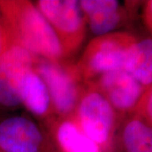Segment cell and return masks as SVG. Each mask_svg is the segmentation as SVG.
<instances>
[{
	"label": "cell",
	"instance_id": "6da1fadb",
	"mask_svg": "<svg viewBox=\"0 0 152 152\" xmlns=\"http://www.w3.org/2000/svg\"><path fill=\"white\" fill-rule=\"evenodd\" d=\"M0 13L12 42L46 59H68L56 34L35 3L0 0Z\"/></svg>",
	"mask_w": 152,
	"mask_h": 152
},
{
	"label": "cell",
	"instance_id": "7a4b0ae2",
	"mask_svg": "<svg viewBox=\"0 0 152 152\" xmlns=\"http://www.w3.org/2000/svg\"><path fill=\"white\" fill-rule=\"evenodd\" d=\"M34 69L48 87L55 116L72 118L86 86L75 62L53 61L36 56Z\"/></svg>",
	"mask_w": 152,
	"mask_h": 152
},
{
	"label": "cell",
	"instance_id": "3957f363",
	"mask_svg": "<svg viewBox=\"0 0 152 152\" xmlns=\"http://www.w3.org/2000/svg\"><path fill=\"white\" fill-rule=\"evenodd\" d=\"M121 118L106 98L86 84L72 118L104 152H111Z\"/></svg>",
	"mask_w": 152,
	"mask_h": 152
},
{
	"label": "cell",
	"instance_id": "277c9868",
	"mask_svg": "<svg viewBox=\"0 0 152 152\" xmlns=\"http://www.w3.org/2000/svg\"><path fill=\"white\" fill-rule=\"evenodd\" d=\"M136 37L127 31H115L93 38L75 62L85 84L106 73L124 69L127 51Z\"/></svg>",
	"mask_w": 152,
	"mask_h": 152
},
{
	"label": "cell",
	"instance_id": "5b68a950",
	"mask_svg": "<svg viewBox=\"0 0 152 152\" xmlns=\"http://www.w3.org/2000/svg\"><path fill=\"white\" fill-rule=\"evenodd\" d=\"M56 34L65 57L71 59L81 49L87 23L76 0H38L34 2Z\"/></svg>",
	"mask_w": 152,
	"mask_h": 152
},
{
	"label": "cell",
	"instance_id": "8992f818",
	"mask_svg": "<svg viewBox=\"0 0 152 152\" xmlns=\"http://www.w3.org/2000/svg\"><path fill=\"white\" fill-rule=\"evenodd\" d=\"M0 152H59L42 126L26 116L0 120Z\"/></svg>",
	"mask_w": 152,
	"mask_h": 152
},
{
	"label": "cell",
	"instance_id": "52a82bcc",
	"mask_svg": "<svg viewBox=\"0 0 152 152\" xmlns=\"http://www.w3.org/2000/svg\"><path fill=\"white\" fill-rule=\"evenodd\" d=\"M35 58L15 42H11L0 56V110H15L21 107L20 88L22 79L34 67Z\"/></svg>",
	"mask_w": 152,
	"mask_h": 152
},
{
	"label": "cell",
	"instance_id": "ba28073f",
	"mask_svg": "<svg viewBox=\"0 0 152 152\" xmlns=\"http://www.w3.org/2000/svg\"><path fill=\"white\" fill-rule=\"evenodd\" d=\"M88 84L106 98L120 117L134 112L146 89L123 69L106 73Z\"/></svg>",
	"mask_w": 152,
	"mask_h": 152
},
{
	"label": "cell",
	"instance_id": "9c48e42d",
	"mask_svg": "<svg viewBox=\"0 0 152 152\" xmlns=\"http://www.w3.org/2000/svg\"><path fill=\"white\" fill-rule=\"evenodd\" d=\"M87 28L96 37L117 31L128 19V9L116 0H80Z\"/></svg>",
	"mask_w": 152,
	"mask_h": 152
},
{
	"label": "cell",
	"instance_id": "30bf717a",
	"mask_svg": "<svg viewBox=\"0 0 152 152\" xmlns=\"http://www.w3.org/2000/svg\"><path fill=\"white\" fill-rule=\"evenodd\" d=\"M59 152H104L72 118H58L41 125Z\"/></svg>",
	"mask_w": 152,
	"mask_h": 152
},
{
	"label": "cell",
	"instance_id": "8fae6325",
	"mask_svg": "<svg viewBox=\"0 0 152 152\" xmlns=\"http://www.w3.org/2000/svg\"><path fill=\"white\" fill-rule=\"evenodd\" d=\"M20 99L21 107L26 109L40 125L56 117L48 87L34 67L30 69L22 79Z\"/></svg>",
	"mask_w": 152,
	"mask_h": 152
},
{
	"label": "cell",
	"instance_id": "7c38bea8",
	"mask_svg": "<svg viewBox=\"0 0 152 152\" xmlns=\"http://www.w3.org/2000/svg\"><path fill=\"white\" fill-rule=\"evenodd\" d=\"M111 152H152V127L134 113L122 117Z\"/></svg>",
	"mask_w": 152,
	"mask_h": 152
},
{
	"label": "cell",
	"instance_id": "4fadbf2b",
	"mask_svg": "<svg viewBox=\"0 0 152 152\" xmlns=\"http://www.w3.org/2000/svg\"><path fill=\"white\" fill-rule=\"evenodd\" d=\"M141 86L152 85V38L136 37L129 48L124 69Z\"/></svg>",
	"mask_w": 152,
	"mask_h": 152
},
{
	"label": "cell",
	"instance_id": "5bb4252c",
	"mask_svg": "<svg viewBox=\"0 0 152 152\" xmlns=\"http://www.w3.org/2000/svg\"><path fill=\"white\" fill-rule=\"evenodd\" d=\"M134 113L152 127V85L145 89Z\"/></svg>",
	"mask_w": 152,
	"mask_h": 152
},
{
	"label": "cell",
	"instance_id": "9a60e30c",
	"mask_svg": "<svg viewBox=\"0 0 152 152\" xmlns=\"http://www.w3.org/2000/svg\"><path fill=\"white\" fill-rule=\"evenodd\" d=\"M11 42L12 41L10 36L0 13V56L4 53V52L10 45Z\"/></svg>",
	"mask_w": 152,
	"mask_h": 152
},
{
	"label": "cell",
	"instance_id": "2e32d148",
	"mask_svg": "<svg viewBox=\"0 0 152 152\" xmlns=\"http://www.w3.org/2000/svg\"><path fill=\"white\" fill-rule=\"evenodd\" d=\"M144 20L149 30L152 31V0L147 1L145 4Z\"/></svg>",
	"mask_w": 152,
	"mask_h": 152
},
{
	"label": "cell",
	"instance_id": "e0dca14e",
	"mask_svg": "<svg viewBox=\"0 0 152 152\" xmlns=\"http://www.w3.org/2000/svg\"><path fill=\"white\" fill-rule=\"evenodd\" d=\"M151 32H152V31H151Z\"/></svg>",
	"mask_w": 152,
	"mask_h": 152
}]
</instances>
